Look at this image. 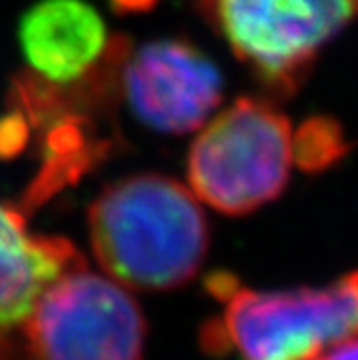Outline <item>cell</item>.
Instances as JSON below:
<instances>
[{
    "label": "cell",
    "instance_id": "2",
    "mask_svg": "<svg viewBox=\"0 0 358 360\" xmlns=\"http://www.w3.org/2000/svg\"><path fill=\"white\" fill-rule=\"evenodd\" d=\"M207 289L222 313L203 330L207 352L242 360H317L328 347L358 339V272L326 287L257 291L236 276L212 274Z\"/></svg>",
    "mask_w": 358,
    "mask_h": 360
},
{
    "label": "cell",
    "instance_id": "12",
    "mask_svg": "<svg viewBox=\"0 0 358 360\" xmlns=\"http://www.w3.org/2000/svg\"><path fill=\"white\" fill-rule=\"evenodd\" d=\"M0 339H3V335H0Z\"/></svg>",
    "mask_w": 358,
    "mask_h": 360
},
{
    "label": "cell",
    "instance_id": "8",
    "mask_svg": "<svg viewBox=\"0 0 358 360\" xmlns=\"http://www.w3.org/2000/svg\"><path fill=\"white\" fill-rule=\"evenodd\" d=\"M80 268L72 242L30 236L20 212L0 205V335L20 326L56 278Z\"/></svg>",
    "mask_w": 358,
    "mask_h": 360
},
{
    "label": "cell",
    "instance_id": "7",
    "mask_svg": "<svg viewBox=\"0 0 358 360\" xmlns=\"http://www.w3.org/2000/svg\"><path fill=\"white\" fill-rule=\"evenodd\" d=\"M18 35L30 70L52 84L80 82L110 46L104 20L84 0H44L24 13Z\"/></svg>",
    "mask_w": 358,
    "mask_h": 360
},
{
    "label": "cell",
    "instance_id": "3",
    "mask_svg": "<svg viewBox=\"0 0 358 360\" xmlns=\"http://www.w3.org/2000/svg\"><path fill=\"white\" fill-rule=\"evenodd\" d=\"M291 123L274 106L240 97L194 139L188 181L199 201L229 216L250 214L283 194L294 162Z\"/></svg>",
    "mask_w": 358,
    "mask_h": 360
},
{
    "label": "cell",
    "instance_id": "5",
    "mask_svg": "<svg viewBox=\"0 0 358 360\" xmlns=\"http://www.w3.org/2000/svg\"><path fill=\"white\" fill-rule=\"evenodd\" d=\"M22 323L30 360H141L145 349L139 302L87 268L56 278Z\"/></svg>",
    "mask_w": 358,
    "mask_h": 360
},
{
    "label": "cell",
    "instance_id": "1",
    "mask_svg": "<svg viewBox=\"0 0 358 360\" xmlns=\"http://www.w3.org/2000/svg\"><path fill=\"white\" fill-rule=\"evenodd\" d=\"M89 236L100 266L141 291L192 281L210 248L199 199L165 175H134L104 188L89 210Z\"/></svg>",
    "mask_w": 358,
    "mask_h": 360
},
{
    "label": "cell",
    "instance_id": "4",
    "mask_svg": "<svg viewBox=\"0 0 358 360\" xmlns=\"http://www.w3.org/2000/svg\"><path fill=\"white\" fill-rule=\"evenodd\" d=\"M205 20L266 91L287 97L319 50L358 15V0H199Z\"/></svg>",
    "mask_w": 358,
    "mask_h": 360
},
{
    "label": "cell",
    "instance_id": "10",
    "mask_svg": "<svg viewBox=\"0 0 358 360\" xmlns=\"http://www.w3.org/2000/svg\"><path fill=\"white\" fill-rule=\"evenodd\" d=\"M117 13H145L151 11L160 0H108Z\"/></svg>",
    "mask_w": 358,
    "mask_h": 360
},
{
    "label": "cell",
    "instance_id": "6",
    "mask_svg": "<svg viewBox=\"0 0 358 360\" xmlns=\"http://www.w3.org/2000/svg\"><path fill=\"white\" fill-rule=\"evenodd\" d=\"M119 86L136 119L165 134L194 132L222 102L214 60L184 39H158L129 52Z\"/></svg>",
    "mask_w": 358,
    "mask_h": 360
},
{
    "label": "cell",
    "instance_id": "11",
    "mask_svg": "<svg viewBox=\"0 0 358 360\" xmlns=\"http://www.w3.org/2000/svg\"><path fill=\"white\" fill-rule=\"evenodd\" d=\"M317 360H358V339L335 345V349L321 354Z\"/></svg>",
    "mask_w": 358,
    "mask_h": 360
},
{
    "label": "cell",
    "instance_id": "9",
    "mask_svg": "<svg viewBox=\"0 0 358 360\" xmlns=\"http://www.w3.org/2000/svg\"><path fill=\"white\" fill-rule=\"evenodd\" d=\"M294 162L309 173H317L333 167L347 151L341 125L331 117H311L298 132L291 136Z\"/></svg>",
    "mask_w": 358,
    "mask_h": 360
}]
</instances>
